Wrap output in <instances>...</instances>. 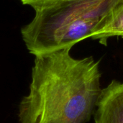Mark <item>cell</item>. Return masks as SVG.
I'll return each mask as SVG.
<instances>
[{
    "label": "cell",
    "mask_w": 123,
    "mask_h": 123,
    "mask_svg": "<svg viewBox=\"0 0 123 123\" xmlns=\"http://www.w3.org/2000/svg\"><path fill=\"white\" fill-rule=\"evenodd\" d=\"M67 48L35 55L19 123H86L101 93L99 62L74 58Z\"/></svg>",
    "instance_id": "6da1fadb"
},
{
    "label": "cell",
    "mask_w": 123,
    "mask_h": 123,
    "mask_svg": "<svg viewBox=\"0 0 123 123\" xmlns=\"http://www.w3.org/2000/svg\"><path fill=\"white\" fill-rule=\"evenodd\" d=\"M94 123H123V82L112 81L97 102Z\"/></svg>",
    "instance_id": "3957f363"
},
{
    "label": "cell",
    "mask_w": 123,
    "mask_h": 123,
    "mask_svg": "<svg viewBox=\"0 0 123 123\" xmlns=\"http://www.w3.org/2000/svg\"><path fill=\"white\" fill-rule=\"evenodd\" d=\"M123 0H52L34 9L21 30L29 52L35 55L71 48L103 28Z\"/></svg>",
    "instance_id": "7a4b0ae2"
},
{
    "label": "cell",
    "mask_w": 123,
    "mask_h": 123,
    "mask_svg": "<svg viewBox=\"0 0 123 123\" xmlns=\"http://www.w3.org/2000/svg\"><path fill=\"white\" fill-rule=\"evenodd\" d=\"M24 4L26 5H30L31 6L33 9L35 7H37L42 4H44L47 2H49L52 0H20Z\"/></svg>",
    "instance_id": "5b68a950"
},
{
    "label": "cell",
    "mask_w": 123,
    "mask_h": 123,
    "mask_svg": "<svg viewBox=\"0 0 123 123\" xmlns=\"http://www.w3.org/2000/svg\"><path fill=\"white\" fill-rule=\"evenodd\" d=\"M115 36L123 37V1L115 10L107 25L94 33L92 38L106 43L109 37Z\"/></svg>",
    "instance_id": "277c9868"
}]
</instances>
